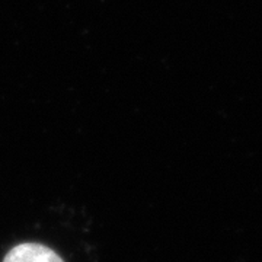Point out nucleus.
<instances>
[{
    "label": "nucleus",
    "instance_id": "obj_1",
    "mask_svg": "<svg viewBox=\"0 0 262 262\" xmlns=\"http://www.w3.org/2000/svg\"><path fill=\"white\" fill-rule=\"evenodd\" d=\"M3 262H64L61 256L41 244H19L5 255Z\"/></svg>",
    "mask_w": 262,
    "mask_h": 262
}]
</instances>
